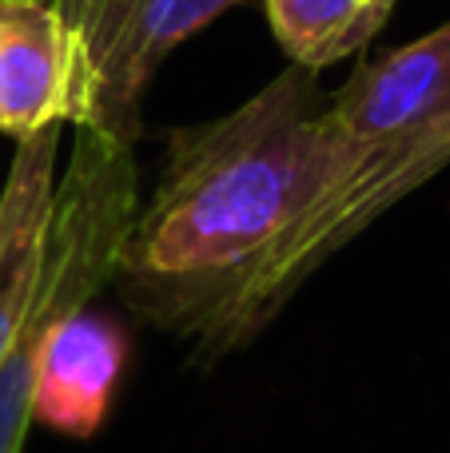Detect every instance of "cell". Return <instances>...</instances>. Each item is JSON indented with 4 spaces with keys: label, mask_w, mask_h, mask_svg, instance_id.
Instances as JSON below:
<instances>
[{
    "label": "cell",
    "mask_w": 450,
    "mask_h": 453,
    "mask_svg": "<svg viewBox=\"0 0 450 453\" xmlns=\"http://www.w3.org/2000/svg\"><path fill=\"white\" fill-rule=\"evenodd\" d=\"M323 111L315 72L287 64L236 111L167 135L116 271L132 311L196 342L207 334L327 183Z\"/></svg>",
    "instance_id": "6da1fadb"
},
{
    "label": "cell",
    "mask_w": 450,
    "mask_h": 453,
    "mask_svg": "<svg viewBox=\"0 0 450 453\" xmlns=\"http://www.w3.org/2000/svg\"><path fill=\"white\" fill-rule=\"evenodd\" d=\"M323 116L327 183L207 326L204 358L255 338L319 266L450 167V20L383 60L359 64Z\"/></svg>",
    "instance_id": "7a4b0ae2"
},
{
    "label": "cell",
    "mask_w": 450,
    "mask_h": 453,
    "mask_svg": "<svg viewBox=\"0 0 450 453\" xmlns=\"http://www.w3.org/2000/svg\"><path fill=\"white\" fill-rule=\"evenodd\" d=\"M68 172L56 180L44 255L28 311L0 362V453H24L36 394V350L60 311H80L116 282L124 242L140 207L136 140L92 124L72 127Z\"/></svg>",
    "instance_id": "3957f363"
},
{
    "label": "cell",
    "mask_w": 450,
    "mask_h": 453,
    "mask_svg": "<svg viewBox=\"0 0 450 453\" xmlns=\"http://www.w3.org/2000/svg\"><path fill=\"white\" fill-rule=\"evenodd\" d=\"M72 48V124L136 140L159 64L247 0H48Z\"/></svg>",
    "instance_id": "277c9868"
},
{
    "label": "cell",
    "mask_w": 450,
    "mask_h": 453,
    "mask_svg": "<svg viewBox=\"0 0 450 453\" xmlns=\"http://www.w3.org/2000/svg\"><path fill=\"white\" fill-rule=\"evenodd\" d=\"M124 334L100 314L60 311L40 334L32 426L68 438H92L104 426L124 374Z\"/></svg>",
    "instance_id": "5b68a950"
},
{
    "label": "cell",
    "mask_w": 450,
    "mask_h": 453,
    "mask_svg": "<svg viewBox=\"0 0 450 453\" xmlns=\"http://www.w3.org/2000/svg\"><path fill=\"white\" fill-rule=\"evenodd\" d=\"M72 124V48L44 0H0V132Z\"/></svg>",
    "instance_id": "8992f818"
},
{
    "label": "cell",
    "mask_w": 450,
    "mask_h": 453,
    "mask_svg": "<svg viewBox=\"0 0 450 453\" xmlns=\"http://www.w3.org/2000/svg\"><path fill=\"white\" fill-rule=\"evenodd\" d=\"M60 135L64 124L20 135L0 188V362L20 330L36 287L48 215H52Z\"/></svg>",
    "instance_id": "52a82bcc"
},
{
    "label": "cell",
    "mask_w": 450,
    "mask_h": 453,
    "mask_svg": "<svg viewBox=\"0 0 450 453\" xmlns=\"http://www.w3.org/2000/svg\"><path fill=\"white\" fill-rule=\"evenodd\" d=\"M399 0H263L287 60L323 72L363 52Z\"/></svg>",
    "instance_id": "ba28073f"
}]
</instances>
